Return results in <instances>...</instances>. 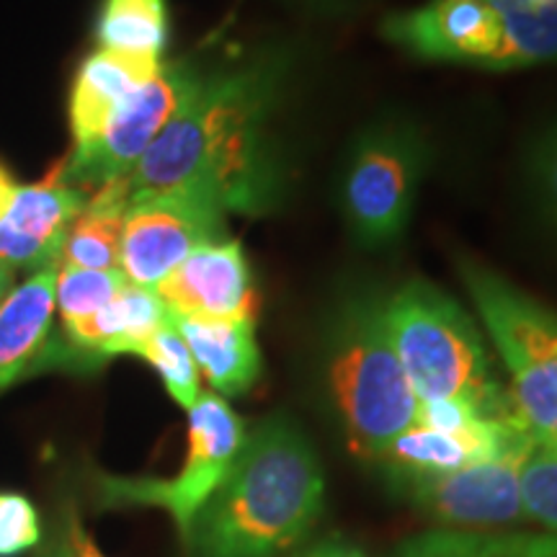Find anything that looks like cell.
Segmentation results:
<instances>
[{
    "label": "cell",
    "instance_id": "obj_1",
    "mask_svg": "<svg viewBox=\"0 0 557 557\" xmlns=\"http://www.w3.org/2000/svg\"><path fill=\"white\" fill-rule=\"evenodd\" d=\"M287 75L289 58L276 50L207 70L129 173V205L165 191H197L227 214L271 212L287 184L271 127Z\"/></svg>",
    "mask_w": 557,
    "mask_h": 557
},
{
    "label": "cell",
    "instance_id": "obj_2",
    "mask_svg": "<svg viewBox=\"0 0 557 557\" xmlns=\"http://www.w3.org/2000/svg\"><path fill=\"white\" fill-rule=\"evenodd\" d=\"M325 508V478L310 438L287 416L248 431L218 491L194 521V557H276L299 545Z\"/></svg>",
    "mask_w": 557,
    "mask_h": 557
},
{
    "label": "cell",
    "instance_id": "obj_3",
    "mask_svg": "<svg viewBox=\"0 0 557 557\" xmlns=\"http://www.w3.org/2000/svg\"><path fill=\"white\" fill-rule=\"evenodd\" d=\"M323 348L325 382L348 438L380 457L418 416V398L387 333L385 297L346 292L325 320Z\"/></svg>",
    "mask_w": 557,
    "mask_h": 557
},
{
    "label": "cell",
    "instance_id": "obj_4",
    "mask_svg": "<svg viewBox=\"0 0 557 557\" xmlns=\"http://www.w3.org/2000/svg\"><path fill=\"white\" fill-rule=\"evenodd\" d=\"M385 323L418 403L462 400L485 418L519 416L493 377L478 325L447 292L410 278L385 297Z\"/></svg>",
    "mask_w": 557,
    "mask_h": 557
},
{
    "label": "cell",
    "instance_id": "obj_5",
    "mask_svg": "<svg viewBox=\"0 0 557 557\" xmlns=\"http://www.w3.org/2000/svg\"><path fill=\"white\" fill-rule=\"evenodd\" d=\"M459 271L511 377L521 423L557 449V312L475 261H459Z\"/></svg>",
    "mask_w": 557,
    "mask_h": 557
},
{
    "label": "cell",
    "instance_id": "obj_6",
    "mask_svg": "<svg viewBox=\"0 0 557 557\" xmlns=\"http://www.w3.org/2000/svg\"><path fill=\"white\" fill-rule=\"evenodd\" d=\"M426 160V145L406 122H377L354 139L341 165L336 199L359 246L377 250L403 238Z\"/></svg>",
    "mask_w": 557,
    "mask_h": 557
},
{
    "label": "cell",
    "instance_id": "obj_7",
    "mask_svg": "<svg viewBox=\"0 0 557 557\" xmlns=\"http://www.w3.org/2000/svg\"><path fill=\"white\" fill-rule=\"evenodd\" d=\"M246 423L214 393H201L189 408V451L173 478H120L96 472L94 498L99 508L152 506L169 513L184 547L194 521L218 491L246 442Z\"/></svg>",
    "mask_w": 557,
    "mask_h": 557
},
{
    "label": "cell",
    "instance_id": "obj_8",
    "mask_svg": "<svg viewBox=\"0 0 557 557\" xmlns=\"http://www.w3.org/2000/svg\"><path fill=\"white\" fill-rule=\"evenodd\" d=\"M205 73L207 67H201L197 58L163 60L158 73L114 111L101 137L90 148L70 152V158H65V178L86 194L109 181L129 178L139 158L152 148L160 132L169 127Z\"/></svg>",
    "mask_w": 557,
    "mask_h": 557
},
{
    "label": "cell",
    "instance_id": "obj_9",
    "mask_svg": "<svg viewBox=\"0 0 557 557\" xmlns=\"http://www.w3.org/2000/svg\"><path fill=\"white\" fill-rule=\"evenodd\" d=\"M227 212L197 191H165L132 201L124 218L120 271L156 289L186 256L227 238Z\"/></svg>",
    "mask_w": 557,
    "mask_h": 557
},
{
    "label": "cell",
    "instance_id": "obj_10",
    "mask_svg": "<svg viewBox=\"0 0 557 557\" xmlns=\"http://www.w3.org/2000/svg\"><path fill=\"white\" fill-rule=\"evenodd\" d=\"M534 442L504 455L468 465L447 475L389 478L395 493L444 524L493 527L524 517L521 508V468Z\"/></svg>",
    "mask_w": 557,
    "mask_h": 557
},
{
    "label": "cell",
    "instance_id": "obj_11",
    "mask_svg": "<svg viewBox=\"0 0 557 557\" xmlns=\"http://www.w3.org/2000/svg\"><path fill=\"white\" fill-rule=\"evenodd\" d=\"M382 37L421 60L498 70L500 16L491 0H429L389 13Z\"/></svg>",
    "mask_w": 557,
    "mask_h": 557
},
{
    "label": "cell",
    "instance_id": "obj_12",
    "mask_svg": "<svg viewBox=\"0 0 557 557\" xmlns=\"http://www.w3.org/2000/svg\"><path fill=\"white\" fill-rule=\"evenodd\" d=\"M86 201L88 194L65 178V158L37 184L18 186L16 199L0 220V269L37 274L58 267L67 230Z\"/></svg>",
    "mask_w": 557,
    "mask_h": 557
},
{
    "label": "cell",
    "instance_id": "obj_13",
    "mask_svg": "<svg viewBox=\"0 0 557 557\" xmlns=\"http://www.w3.org/2000/svg\"><path fill=\"white\" fill-rule=\"evenodd\" d=\"M156 292L171 315L253 318L256 310L250 263L233 238L194 250Z\"/></svg>",
    "mask_w": 557,
    "mask_h": 557
},
{
    "label": "cell",
    "instance_id": "obj_14",
    "mask_svg": "<svg viewBox=\"0 0 557 557\" xmlns=\"http://www.w3.org/2000/svg\"><path fill=\"white\" fill-rule=\"evenodd\" d=\"M163 60L150 54L99 47L81 62L70 88L67 114L73 150H86L101 137L114 111L158 73Z\"/></svg>",
    "mask_w": 557,
    "mask_h": 557
},
{
    "label": "cell",
    "instance_id": "obj_15",
    "mask_svg": "<svg viewBox=\"0 0 557 557\" xmlns=\"http://www.w3.org/2000/svg\"><path fill=\"white\" fill-rule=\"evenodd\" d=\"M54 278L58 267L41 269L16 284L0 305V393L47 369L54 338Z\"/></svg>",
    "mask_w": 557,
    "mask_h": 557
},
{
    "label": "cell",
    "instance_id": "obj_16",
    "mask_svg": "<svg viewBox=\"0 0 557 557\" xmlns=\"http://www.w3.org/2000/svg\"><path fill=\"white\" fill-rule=\"evenodd\" d=\"M169 318L189 346L194 364L220 395L235 398L248 393L261 377L263 359L253 318H194L171 312Z\"/></svg>",
    "mask_w": 557,
    "mask_h": 557
},
{
    "label": "cell",
    "instance_id": "obj_17",
    "mask_svg": "<svg viewBox=\"0 0 557 557\" xmlns=\"http://www.w3.org/2000/svg\"><path fill=\"white\" fill-rule=\"evenodd\" d=\"M129 209V181H109L88 194L86 207L67 230L58 269H120L124 218Z\"/></svg>",
    "mask_w": 557,
    "mask_h": 557
},
{
    "label": "cell",
    "instance_id": "obj_18",
    "mask_svg": "<svg viewBox=\"0 0 557 557\" xmlns=\"http://www.w3.org/2000/svg\"><path fill=\"white\" fill-rule=\"evenodd\" d=\"M500 16L498 70L557 60V9L547 0H491Z\"/></svg>",
    "mask_w": 557,
    "mask_h": 557
},
{
    "label": "cell",
    "instance_id": "obj_19",
    "mask_svg": "<svg viewBox=\"0 0 557 557\" xmlns=\"http://www.w3.org/2000/svg\"><path fill=\"white\" fill-rule=\"evenodd\" d=\"M99 47L163 60L169 47L165 0H103L96 21Z\"/></svg>",
    "mask_w": 557,
    "mask_h": 557
},
{
    "label": "cell",
    "instance_id": "obj_20",
    "mask_svg": "<svg viewBox=\"0 0 557 557\" xmlns=\"http://www.w3.org/2000/svg\"><path fill=\"white\" fill-rule=\"evenodd\" d=\"M139 359H145L156 369L163 380L165 389L181 408L189 410L199 398V369L194 364V357L186 346V341L181 338L176 325L171 323V318L165 320L160 329L152 333V338L139 348Z\"/></svg>",
    "mask_w": 557,
    "mask_h": 557
},
{
    "label": "cell",
    "instance_id": "obj_21",
    "mask_svg": "<svg viewBox=\"0 0 557 557\" xmlns=\"http://www.w3.org/2000/svg\"><path fill=\"white\" fill-rule=\"evenodd\" d=\"M127 278L120 269L94 271V269H58L54 278V312H60L62 323L83 320L99 312L116 297Z\"/></svg>",
    "mask_w": 557,
    "mask_h": 557
},
{
    "label": "cell",
    "instance_id": "obj_22",
    "mask_svg": "<svg viewBox=\"0 0 557 557\" xmlns=\"http://www.w3.org/2000/svg\"><path fill=\"white\" fill-rule=\"evenodd\" d=\"M524 184L534 220L557 246V120L529 148Z\"/></svg>",
    "mask_w": 557,
    "mask_h": 557
},
{
    "label": "cell",
    "instance_id": "obj_23",
    "mask_svg": "<svg viewBox=\"0 0 557 557\" xmlns=\"http://www.w3.org/2000/svg\"><path fill=\"white\" fill-rule=\"evenodd\" d=\"M521 508L557 534V449L534 442L521 468Z\"/></svg>",
    "mask_w": 557,
    "mask_h": 557
},
{
    "label": "cell",
    "instance_id": "obj_24",
    "mask_svg": "<svg viewBox=\"0 0 557 557\" xmlns=\"http://www.w3.org/2000/svg\"><path fill=\"white\" fill-rule=\"evenodd\" d=\"M498 537L472 529H436L403 542L393 557H491Z\"/></svg>",
    "mask_w": 557,
    "mask_h": 557
},
{
    "label": "cell",
    "instance_id": "obj_25",
    "mask_svg": "<svg viewBox=\"0 0 557 557\" xmlns=\"http://www.w3.org/2000/svg\"><path fill=\"white\" fill-rule=\"evenodd\" d=\"M45 537L39 511L26 496L0 491V557H18Z\"/></svg>",
    "mask_w": 557,
    "mask_h": 557
},
{
    "label": "cell",
    "instance_id": "obj_26",
    "mask_svg": "<svg viewBox=\"0 0 557 557\" xmlns=\"http://www.w3.org/2000/svg\"><path fill=\"white\" fill-rule=\"evenodd\" d=\"M491 557H557V534H500Z\"/></svg>",
    "mask_w": 557,
    "mask_h": 557
},
{
    "label": "cell",
    "instance_id": "obj_27",
    "mask_svg": "<svg viewBox=\"0 0 557 557\" xmlns=\"http://www.w3.org/2000/svg\"><path fill=\"white\" fill-rule=\"evenodd\" d=\"M70 517L73 511H65V517H58L54 521L52 532L45 534L39 542V549L34 557H75V547H73V529H70Z\"/></svg>",
    "mask_w": 557,
    "mask_h": 557
},
{
    "label": "cell",
    "instance_id": "obj_28",
    "mask_svg": "<svg viewBox=\"0 0 557 557\" xmlns=\"http://www.w3.org/2000/svg\"><path fill=\"white\" fill-rule=\"evenodd\" d=\"M295 557H367V555L364 549L354 545V542H348L344 537H331V540L318 542L315 547L305 549L302 555H295Z\"/></svg>",
    "mask_w": 557,
    "mask_h": 557
},
{
    "label": "cell",
    "instance_id": "obj_29",
    "mask_svg": "<svg viewBox=\"0 0 557 557\" xmlns=\"http://www.w3.org/2000/svg\"><path fill=\"white\" fill-rule=\"evenodd\" d=\"M70 529H73V547H75V557H103L101 549L96 547V542L88 537V532L83 529L78 517H70Z\"/></svg>",
    "mask_w": 557,
    "mask_h": 557
},
{
    "label": "cell",
    "instance_id": "obj_30",
    "mask_svg": "<svg viewBox=\"0 0 557 557\" xmlns=\"http://www.w3.org/2000/svg\"><path fill=\"white\" fill-rule=\"evenodd\" d=\"M16 194H18V184L13 181L9 169L0 163V220H3V214L11 209L13 199H16Z\"/></svg>",
    "mask_w": 557,
    "mask_h": 557
},
{
    "label": "cell",
    "instance_id": "obj_31",
    "mask_svg": "<svg viewBox=\"0 0 557 557\" xmlns=\"http://www.w3.org/2000/svg\"><path fill=\"white\" fill-rule=\"evenodd\" d=\"M292 3L308 5V9H315V11H325V9H338L344 0H292Z\"/></svg>",
    "mask_w": 557,
    "mask_h": 557
},
{
    "label": "cell",
    "instance_id": "obj_32",
    "mask_svg": "<svg viewBox=\"0 0 557 557\" xmlns=\"http://www.w3.org/2000/svg\"><path fill=\"white\" fill-rule=\"evenodd\" d=\"M13 276L16 274H11L9 269H0V305H3L5 295L13 289Z\"/></svg>",
    "mask_w": 557,
    "mask_h": 557
},
{
    "label": "cell",
    "instance_id": "obj_33",
    "mask_svg": "<svg viewBox=\"0 0 557 557\" xmlns=\"http://www.w3.org/2000/svg\"><path fill=\"white\" fill-rule=\"evenodd\" d=\"M547 3H549V5H555V9H557V0H547Z\"/></svg>",
    "mask_w": 557,
    "mask_h": 557
}]
</instances>
